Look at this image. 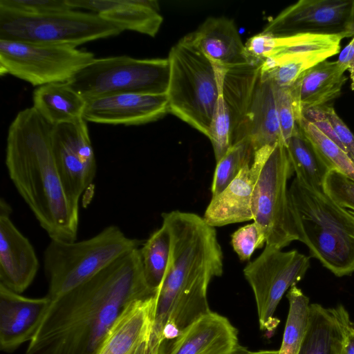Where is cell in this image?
<instances>
[{"mask_svg": "<svg viewBox=\"0 0 354 354\" xmlns=\"http://www.w3.org/2000/svg\"><path fill=\"white\" fill-rule=\"evenodd\" d=\"M53 126L32 106L21 110L6 138L9 177L51 240L76 241L79 205L68 198L51 148Z\"/></svg>", "mask_w": 354, "mask_h": 354, "instance_id": "3", "label": "cell"}, {"mask_svg": "<svg viewBox=\"0 0 354 354\" xmlns=\"http://www.w3.org/2000/svg\"><path fill=\"white\" fill-rule=\"evenodd\" d=\"M50 299L31 298L14 292L0 283V348L15 351L30 342L50 306Z\"/></svg>", "mask_w": 354, "mask_h": 354, "instance_id": "17", "label": "cell"}, {"mask_svg": "<svg viewBox=\"0 0 354 354\" xmlns=\"http://www.w3.org/2000/svg\"><path fill=\"white\" fill-rule=\"evenodd\" d=\"M274 86L281 142L286 146L297 128L293 101L290 87Z\"/></svg>", "mask_w": 354, "mask_h": 354, "instance_id": "37", "label": "cell"}, {"mask_svg": "<svg viewBox=\"0 0 354 354\" xmlns=\"http://www.w3.org/2000/svg\"><path fill=\"white\" fill-rule=\"evenodd\" d=\"M71 10L67 0H0L1 12L20 16H44Z\"/></svg>", "mask_w": 354, "mask_h": 354, "instance_id": "34", "label": "cell"}, {"mask_svg": "<svg viewBox=\"0 0 354 354\" xmlns=\"http://www.w3.org/2000/svg\"><path fill=\"white\" fill-rule=\"evenodd\" d=\"M230 354H279V350L250 351L247 348L239 344Z\"/></svg>", "mask_w": 354, "mask_h": 354, "instance_id": "42", "label": "cell"}, {"mask_svg": "<svg viewBox=\"0 0 354 354\" xmlns=\"http://www.w3.org/2000/svg\"><path fill=\"white\" fill-rule=\"evenodd\" d=\"M263 32L276 37L303 34L354 36V0H300L283 9Z\"/></svg>", "mask_w": 354, "mask_h": 354, "instance_id": "12", "label": "cell"}, {"mask_svg": "<svg viewBox=\"0 0 354 354\" xmlns=\"http://www.w3.org/2000/svg\"><path fill=\"white\" fill-rule=\"evenodd\" d=\"M310 258L296 250L283 252L268 245L244 268L257 305L260 329L273 333L279 323L276 308L284 293L305 276Z\"/></svg>", "mask_w": 354, "mask_h": 354, "instance_id": "11", "label": "cell"}, {"mask_svg": "<svg viewBox=\"0 0 354 354\" xmlns=\"http://www.w3.org/2000/svg\"><path fill=\"white\" fill-rule=\"evenodd\" d=\"M169 80L167 58L120 55L95 58L67 83L87 101L120 93L167 94Z\"/></svg>", "mask_w": 354, "mask_h": 354, "instance_id": "7", "label": "cell"}, {"mask_svg": "<svg viewBox=\"0 0 354 354\" xmlns=\"http://www.w3.org/2000/svg\"><path fill=\"white\" fill-rule=\"evenodd\" d=\"M261 67L250 63L225 67L223 95L231 115L234 132L250 106Z\"/></svg>", "mask_w": 354, "mask_h": 354, "instance_id": "27", "label": "cell"}, {"mask_svg": "<svg viewBox=\"0 0 354 354\" xmlns=\"http://www.w3.org/2000/svg\"><path fill=\"white\" fill-rule=\"evenodd\" d=\"M350 73L351 89L354 91V36L351 41L343 48L337 60Z\"/></svg>", "mask_w": 354, "mask_h": 354, "instance_id": "40", "label": "cell"}, {"mask_svg": "<svg viewBox=\"0 0 354 354\" xmlns=\"http://www.w3.org/2000/svg\"><path fill=\"white\" fill-rule=\"evenodd\" d=\"M243 139L250 142L254 151L281 142L274 86L261 76L246 114L234 132L232 145Z\"/></svg>", "mask_w": 354, "mask_h": 354, "instance_id": "20", "label": "cell"}, {"mask_svg": "<svg viewBox=\"0 0 354 354\" xmlns=\"http://www.w3.org/2000/svg\"><path fill=\"white\" fill-rule=\"evenodd\" d=\"M254 150L247 139L234 143L216 162L212 183V198L221 193L247 165L251 164Z\"/></svg>", "mask_w": 354, "mask_h": 354, "instance_id": "33", "label": "cell"}, {"mask_svg": "<svg viewBox=\"0 0 354 354\" xmlns=\"http://www.w3.org/2000/svg\"><path fill=\"white\" fill-rule=\"evenodd\" d=\"M53 157L68 198L79 205L96 173V160L84 119L54 126L50 134Z\"/></svg>", "mask_w": 354, "mask_h": 354, "instance_id": "13", "label": "cell"}, {"mask_svg": "<svg viewBox=\"0 0 354 354\" xmlns=\"http://www.w3.org/2000/svg\"><path fill=\"white\" fill-rule=\"evenodd\" d=\"M162 217L170 234L171 252L157 292L151 335L155 343L174 339L211 311L207 288L223 272V254L214 227L196 214L179 210Z\"/></svg>", "mask_w": 354, "mask_h": 354, "instance_id": "2", "label": "cell"}, {"mask_svg": "<svg viewBox=\"0 0 354 354\" xmlns=\"http://www.w3.org/2000/svg\"><path fill=\"white\" fill-rule=\"evenodd\" d=\"M142 244L114 225L80 241L51 240L43 257L48 284L46 296L52 300L68 292Z\"/></svg>", "mask_w": 354, "mask_h": 354, "instance_id": "5", "label": "cell"}, {"mask_svg": "<svg viewBox=\"0 0 354 354\" xmlns=\"http://www.w3.org/2000/svg\"><path fill=\"white\" fill-rule=\"evenodd\" d=\"M236 328L210 311L170 341L167 354H230L239 344Z\"/></svg>", "mask_w": 354, "mask_h": 354, "instance_id": "18", "label": "cell"}, {"mask_svg": "<svg viewBox=\"0 0 354 354\" xmlns=\"http://www.w3.org/2000/svg\"><path fill=\"white\" fill-rule=\"evenodd\" d=\"M245 49L248 63L261 66L274 49V37L262 31L246 41Z\"/></svg>", "mask_w": 354, "mask_h": 354, "instance_id": "38", "label": "cell"}, {"mask_svg": "<svg viewBox=\"0 0 354 354\" xmlns=\"http://www.w3.org/2000/svg\"><path fill=\"white\" fill-rule=\"evenodd\" d=\"M32 107L53 127L83 118L86 101L67 82L50 83L35 88Z\"/></svg>", "mask_w": 354, "mask_h": 354, "instance_id": "26", "label": "cell"}, {"mask_svg": "<svg viewBox=\"0 0 354 354\" xmlns=\"http://www.w3.org/2000/svg\"><path fill=\"white\" fill-rule=\"evenodd\" d=\"M293 173L286 147L279 142L261 167L253 194V221L263 232L266 245L280 250L299 241L287 185Z\"/></svg>", "mask_w": 354, "mask_h": 354, "instance_id": "8", "label": "cell"}, {"mask_svg": "<svg viewBox=\"0 0 354 354\" xmlns=\"http://www.w3.org/2000/svg\"><path fill=\"white\" fill-rule=\"evenodd\" d=\"M12 208L0 201V283L17 293L32 283L39 264L34 248L12 223Z\"/></svg>", "mask_w": 354, "mask_h": 354, "instance_id": "14", "label": "cell"}, {"mask_svg": "<svg viewBox=\"0 0 354 354\" xmlns=\"http://www.w3.org/2000/svg\"><path fill=\"white\" fill-rule=\"evenodd\" d=\"M353 327L343 306L325 308L311 304L308 328L297 354H342Z\"/></svg>", "mask_w": 354, "mask_h": 354, "instance_id": "23", "label": "cell"}, {"mask_svg": "<svg viewBox=\"0 0 354 354\" xmlns=\"http://www.w3.org/2000/svg\"><path fill=\"white\" fill-rule=\"evenodd\" d=\"M169 112L167 94L120 93L86 101L83 118L108 124L140 125Z\"/></svg>", "mask_w": 354, "mask_h": 354, "instance_id": "15", "label": "cell"}, {"mask_svg": "<svg viewBox=\"0 0 354 354\" xmlns=\"http://www.w3.org/2000/svg\"><path fill=\"white\" fill-rule=\"evenodd\" d=\"M342 354H354V327L348 334Z\"/></svg>", "mask_w": 354, "mask_h": 354, "instance_id": "43", "label": "cell"}, {"mask_svg": "<svg viewBox=\"0 0 354 354\" xmlns=\"http://www.w3.org/2000/svg\"><path fill=\"white\" fill-rule=\"evenodd\" d=\"M188 36L214 63L224 67L248 63L245 44L230 19L209 17Z\"/></svg>", "mask_w": 354, "mask_h": 354, "instance_id": "24", "label": "cell"}, {"mask_svg": "<svg viewBox=\"0 0 354 354\" xmlns=\"http://www.w3.org/2000/svg\"><path fill=\"white\" fill-rule=\"evenodd\" d=\"M337 62L324 60L303 73L290 87L297 122L308 110L337 97L347 78Z\"/></svg>", "mask_w": 354, "mask_h": 354, "instance_id": "22", "label": "cell"}, {"mask_svg": "<svg viewBox=\"0 0 354 354\" xmlns=\"http://www.w3.org/2000/svg\"><path fill=\"white\" fill-rule=\"evenodd\" d=\"M297 124L329 171L337 170L354 180V161L345 151L304 116Z\"/></svg>", "mask_w": 354, "mask_h": 354, "instance_id": "31", "label": "cell"}, {"mask_svg": "<svg viewBox=\"0 0 354 354\" xmlns=\"http://www.w3.org/2000/svg\"><path fill=\"white\" fill-rule=\"evenodd\" d=\"M95 59L77 48L0 39V74H9L32 86L68 82Z\"/></svg>", "mask_w": 354, "mask_h": 354, "instance_id": "10", "label": "cell"}, {"mask_svg": "<svg viewBox=\"0 0 354 354\" xmlns=\"http://www.w3.org/2000/svg\"><path fill=\"white\" fill-rule=\"evenodd\" d=\"M265 243V236L254 222L239 227L231 236L233 250L243 261L250 260L254 250Z\"/></svg>", "mask_w": 354, "mask_h": 354, "instance_id": "36", "label": "cell"}, {"mask_svg": "<svg viewBox=\"0 0 354 354\" xmlns=\"http://www.w3.org/2000/svg\"><path fill=\"white\" fill-rule=\"evenodd\" d=\"M169 112L208 138L218 96L213 62L188 35L169 50Z\"/></svg>", "mask_w": 354, "mask_h": 354, "instance_id": "6", "label": "cell"}, {"mask_svg": "<svg viewBox=\"0 0 354 354\" xmlns=\"http://www.w3.org/2000/svg\"><path fill=\"white\" fill-rule=\"evenodd\" d=\"M157 294L129 302L118 315L95 354H133L151 337Z\"/></svg>", "mask_w": 354, "mask_h": 354, "instance_id": "21", "label": "cell"}, {"mask_svg": "<svg viewBox=\"0 0 354 354\" xmlns=\"http://www.w3.org/2000/svg\"><path fill=\"white\" fill-rule=\"evenodd\" d=\"M323 111L330 122L344 151L354 161V135L344 121L330 106H322Z\"/></svg>", "mask_w": 354, "mask_h": 354, "instance_id": "39", "label": "cell"}, {"mask_svg": "<svg viewBox=\"0 0 354 354\" xmlns=\"http://www.w3.org/2000/svg\"><path fill=\"white\" fill-rule=\"evenodd\" d=\"M299 241L337 277L354 272V211L296 178L289 188Z\"/></svg>", "mask_w": 354, "mask_h": 354, "instance_id": "4", "label": "cell"}, {"mask_svg": "<svg viewBox=\"0 0 354 354\" xmlns=\"http://www.w3.org/2000/svg\"><path fill=\"white\" fill-rule=\"evenodd\" d=\"M171 236L167 226L153 232L140 248L144 274L149 286L158 292L169 261Z\"/></svg>", "mask_w": 354, "mask_h": 354, "instance_id": "29", "label": "cell"}, {"mask_svg": "<svg viewBox=\"0 0 354 354\" xmlns=\"http://www.w3.org/2000/svg\"><path fill=\"white\" fill-rule=\"evenodd\" d=\"M150 337L144 340L136 349L133 354H167L170 340H164L160 344H153Z\"/></svg>", "mask_w": 354, "mask_h": 354, "instance_id": "41", "label": "cell"}, {"mask_svg": "<svg viewBox=\"0 0 354 354\" xmlns=\"http://www.w3.org/2000/svg\"><path fill=\"white\" fill-rule=\"evenodd\" d=\"M72 8H83L124 31L155 37L163 21L156 0H67Z\"/></svg>", "mask_w": 354, "mask_h": 354, "instance_id": "19", "label": "cell"}, {"mask_svg": "<svg viewBox=\"0 0 354 354\" xmlns=\"http://www.w3.org/2000/svg\"><path fill=\"white\" fill-rule=\"evenodd\" d=\"M218 84V96L212 115L208 138L210 140L216 162L232 145L233 126L229 109L223 95V82L225 67L214 63Z\"/></svg>", "mask_w": 354, "mask_h": 354, "instance_id": "32", "label": "cell"}, {"mask_svg": "<svg viewBox=\"0 0 354 354\" xmlns=\"http://www.w3.org/2000/svg\"><path fill=\"white\" fill-rule=\"evenodd\" d=\"M296 178L304 185L323 190L328 167L322 161L298 126L286 145Z\"/></svg>", "mask_w": 354, "mask_h": 354, "instance_id": "28", "label": "cell"}, {"mask_svg": "<svg viewBox=\"0 0 354 354\" xmlns=\"http://www.w3.org/2000/svg\"><path fill=\"white\" fill-rule=\"evenodd\" d=\"M342 35L303 34L274 37V49L262 64L261 71H268L284 62L306 61L313 65L326 60L340 50Z\"/></svg>", "mask_w": 354, "mask_h": 354, "instance_id": "25", "label": "cell"}, {"mask_svg": "<svg viewBox=\"0 0 354 354\" xmlns=\"http://www.w3.org/2000/svg\"><path fill=\"white\" fill-rule=\"evenodd\" d=\"M122 32L96 13L74 9L38 17L0 11V39L77 48L88 41L116 36Z\"/></svg>", "mask_w": 354, "mask_h": 354, "instance_id": "9", "label": "cell"}, {"mask_svg": "<svg viewBox=\"0 0 354 354\" xmlns=\"http://www.w3.org/2000/svg\"><path fill=\"white\" fill-rule=\"evenodd\" d=\"M323 191L339 206L354 211V180L337 170H330Z\"/></svg>", "mask_w": 354, "mask_h": 354, "instance_id": "35", "label": "cell"}, {"mask_svg": "<svg viewBox=\"0 0 354 354\" xmlns=\"http://www.w3.org/2000/svg\"><path fill=\"white\" fill-rule=\"evenodd\" d=\"M156 294L147 283L136 248L50 300L24 354H95L129 302Z\"/></svg>", "mask_w": 354, "mask_h": 354, "instance_id": "1", "label": "cell"}, {"mask_svg": "<svg viewBox=\"0 0 354 354\" xmlns=\"http://www.w3.org/2000/svg\"><path fill=\"white\" fill-rule=\"evenodd\" d=\"M286 297L289 310L279 354H297L308 328L310 304L309 298L296 285L289 289Z\"/></svg>", "mask_w": 354, "mask_h": 354, "instance_id": "30", "label": "cell"}, {"mask_svg": "<svg viewBox=\"0 0 354 354\" xmlns=\"http://www.w3.org/2000/svg\"><path fill=\"white\" fill-rule=\"evenodd\" d=\"M274 146H265L256 151L252 163L245 166L221 193L212 198L203 217L208 225L215 227L253 220L255 184L261 167Z\"/></svg>", "mask_w": 354, "mask_h": 354, "instance_id": "16", "label": "cell"}]
</instances>
